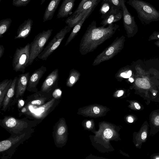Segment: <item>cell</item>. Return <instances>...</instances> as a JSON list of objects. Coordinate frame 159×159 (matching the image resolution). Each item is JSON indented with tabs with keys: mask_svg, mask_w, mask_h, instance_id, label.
I'll return each mask as SVG.
<instances>
[{
	"mask_svg": "<svg viewBox=\"0 0 159 159\" xmlns=\"http://www.w3.org/2000/svg\"><path fill=\"white\" fill-rule=\"evenodd\" d=\"M5 50L4 46L2 45H0V59L2 56Z\"/></svg>",
	"mask_w": 159,
	"mask_h": 159,
	"instance_id": "4dcf8cb0",
	"label": "cell"
},
{
	"mask_svg": "<svg viewBox=\"0 0 159 159\" xmlns=\"http://www.w3.org/2000/svg\"><path fill=\"white\" fill-rule=\"evenodd\" d=\"M47 71L46 67L42 66L35 70L30 76L27 90L35 93L38 91L37 87L44 74Z\"/></svg>",
	"mask_w": 159,
	"mask_h": 159,
	"instance_id": "5bb4252c",
	"label": "cell"
},
{
	"mask_svg": "<svg viewBox=\"0 0 159 159\" xmlns=\"http://www.w3.org/2000/svg\"><path fill=\"white\" fill-rule=\"evenodd\" d=\"M153 95H156V94L155 93H154L153 94Z\"/></svg>",
	"mask_w": 159,
	"mask_h": 159,
	"instance_id": "7bdbcfd3",
	"label": "cell"
},
{
	"mask_svg": "<svg viewBox=\"0 0 159 159\" xmlns=\"http://www.w3.org/2000/svg\"><path fill=\"white\" fill-rule=\"evenodd\" d=\"M91 123L90 121H89L87 122L86 126L87 128H89L91 127Z\"/></svg>",
	"mask_w": 159,
	"mask_h": 159,
	"instance_id": "74e56055",
	"label": "cell"
},
{
	"mask_svg": "<svg viewBox=\"0 0 159 159\" xmlns=\"http://www.w3.org/2000/svg\"><path fill=\"white\" fill-rule=\"evenodd\" d=\"M1 0H0V2H1Z\"/></svg>",
	"mask_w": 159,
	"mask_h": 159,
	"instance_id": "ee69618b",
	"label": "cell"
},
{
	"mask_svg": "<svg viewBox=\"0 0 159 159\" xmlns=\"http://www.w3.org/2000/svg\"><path fill=\"white\" fill-rule=\"evenodd\" d=\"M31 0H13L12 5L17 7L25 6Z\"/></svg>",
	"mask_w": 159,
	"mask_h": 159,
	"instance_id": "83f0119b",
	"label": "cell"
},
{
	"mask_svg": "<svg viewBox=\"0 0 159 159\" xmlns=\"http://www.w3.org/2000/svg\"><path fill=\"white\" fill-rule=\"evenodd\" d=\"M71 29L69 25H67L57 33L38 55V58L43 60H46L49 56L59 46L66 34L70 32Z\"/></svg>",
	"mask_w": 159,
	"mask_h": 159,
	"instance_id": "9c48e42d",
	"label": "cell"
},
{
	"mask_svg": "<svg viewBox=\"0 0 159 159\" xmlns=\"http://www.w3.org/2000/svg\"><path fill=\"white\" fill-rule=\"evenodd\" d=\"M88 0H82L80 3L77 8L75 10H78L83 5L84 3Z\"/></svg>",
	"mask_w": 159,
	"mask_h": 159,
	"instance_id": "1f68e13d",
	"label": "cell"
},
{
	"mask_svg": "<svg viewBox=\"0 0 159 159\" xmlns=\"http://www.w3.org/2000/svg\"><path fill=\"white\" fill-rule=\"evenodd\" d=\"M18 77H15L11 83V84L8 89L4 99L2 102V110L5 111L10 104V102L15 93V90L16 86Z\"/></svg>",
	"mask_w": 159,
	"mask_h": 159,
	"instance_id": "44dd1931",
	"label": "cell"
},
{
	"mask_svg": "<svg viewBox=\"0 0 159 159\" xmlns=\"http://www.w3.org/2000/svg\"><path fill=\"white\" fill-rule=\"evenodd\" d=\"M53 30L48 29L37 34L30 43V59L29 65H31L38 55L42 52Z\"/></svg>",
	"mask_w": 159,
	"mask_h": 159,
	"instance_id": "8992f818",
	"label": "cell"
},
{
	"mask_svg": "<svg viewBox=\"0 0 159 159\" xmlns=\"http://www.w3.org/2000/svg\"><path fill=\"white\" fill-rule=\"evenodd\" d=\"M125 37L122 36L117 37L110 45L107 47L95 58L93 63V66H97L102 62L113 58L122 49Z\"/></svg>",
	"mask_w": 159,
	"mask_h": 159,
	"instance_id": "52a82bcc",
	"label": "cell"
},
{
	"mask_svg": "<svg viewBox=\"0 0 159 159\" xmlns=\"http://www.w3.org/2000/svg\"><path fill=\"white\" fill-rule=\"evenodd\" d=\"M128 121L129 123H132L133 121V119L131 117H128Z\"/></svg>",
	"mask_w": 159,
	"mask_h": 159,
	"instance_id": "f35d334b",
	"label": "cell"
},
{
	"mask_svg": "<svg viewBox=\"0 0 159 159\" xmlns=\"http://www.w3.org/2000/svg\"><path fill=\"white\" fill-rule=\"evenodd\" d=\"M110 3L114 8L121 9L119 0H105Z\"/></svg>",
	"mask_w": 159,
	"mask_h": 159,
	"instance_id": "f1b7e54d",
	"label": "cell"
},
{
	"mask_svg": "<svg viewBox=\"0 0 159 159\" xmlns=\"http://www.w3.org/2000/svg\"><path fill=\"white\" fill-rule=\"evenodd\" d=\"M123 12V20L124 28L127 34L132 33L137 28L134 17L132 16L129 11L125 3L126 0H119Z\"/></svg>",
	"mask_w": 159,
	"mask_h": 159,
	"instance_id": "8fae6325",
	"label": "cell"
},
{
	"mask_svg": "<svg viewBox=\"0 0 159 159\" xmlns=\"http://www.w3.org/2000/svg\"><path fill=\"white\" fill-rule=\"evenodd\" d=\"M119 27L118 25L113 23L108 25L107 27H97L96 21H92L80 40L79 46L80 54L85 55L93 51L99 45L111 38Z\"/></svg>",
	"mask_w": 159,
	"mask_h": 159,
	"instance_id": "6da1fadb",
	"label": "cell"
},
{
	"mask_svg": "<svg viewBox=\"0 0 159 159\" xmlns=\"http://www.w3.org/2000/svg\"><path fill=\"white\" fill-rule=\"evenodd\" d=\"M53 134L54 143L56 146L58 147L62 144L64 141L65 134L66 128L62 120H59L54 126Z\"/></svg>",
	"mask_w": 159,
	"mask_h": 159,
	"instance_id": "2e32d148",
	"label": "cell"
},
{
	"mask_svg": "<svg viewBox=\"0 0 159 159\" xmlns=\"http://www.w3.org/2000/svg\"><path fill=\"white\" fill-rule=\"evenodd\" d=\"M123 17L121 9L113 8L106 17L103 19L101 24L104 27L120 20Z\"/></svg>",
	"mask_w": 159,
	"mask_h": 159,
	"instance_id": "ffe728a7",
	"label": "cell"
},
{
	"mask_svg": "<svg viewBox=\"0 0 159 159\" xmlns=\"http://www.w3.org/2000/svg\"><path fill=\"white\" fill-rule=\"evenodd\" d=\"M124 93V91L122 90H120L118 92L117 95L118 97H120L122 96Z\"/></svg>",
	"mask_w": 159,
	"mask_h": 159,
	"instance_id": "d590c367",
	"label": "cell"
},
{
	"mask_svg": "<svg viewBox=\"0 0 159 159\" xmlns=\"http://www.w3.org/2000/svg\"><path fill=\"white\" fill-rule=\"evenodd\" d=\"M30 59V43L23 47L17 48L14 54L12 66L16 72L24 73L26 68L29 65Z\"/></svg>",
	"mask_w": 159,
	"mask_h": 159,
	"instance_id": "ba28073f",
	"label": "cell"
},
{
	"mask_svg": "<svg viewBox=\"0 0 159 159\" xmlns=\"http://www.w3.org/2000/svg\"><path fill=\"white\" fill-rule=\"evenodd\" d=\"M113 132L112 130L109 129H106L104 132V135L107 139L111 138L112 136Z\"/></svg>",
	"mask_w": 159,
	"mask_h": 159,
	"instance_id": "f546056e",
	"label": "cell"
},
{
	"mask_svg": "<svg viewBox=\"0 0 159 159\" xmlns=\"http://www.w3.org/2000/svg\"><path fill=\"white\" fill-rule=\"evenodd\" d=\"M76 0H63L59 9L57 18L59 19L66 17L72 12Z\"/></svg>",
	"mask_w": 159,
	"mask_h": 159,
	"instance_id": "d6986e66",
	"label": "cell"
},
{
	"mask_svg": "<svg viewBox=\"0 0 159 159\" xmlns=\"http://www.w3.org/2000/svg\"><path fill=\"white\" fill-rule=\"evenodd\" d=\"M157 36L158 38H159V34L157 35Z\"/></svg>",
	"mask_w": 159,
	"mask_h": 159,
	"instance_id": "b9f144b4",
	"label": "cell"
},
{
	"mask_svg": "<svg viewBox=\"0 0 159 159\" xmlns=\"http://www.w3.org/2000/svg\"><path fill=\"white\" fill-rule=\"evenodd\" d=\"M29 72L19 75L16 82V90L15 99L22 97L27 89L30 77Z\"/></svg>",
	"mask_w": 159,
	"mask_h": 159,
	"instance_id": "9a60e30c",
	"label": "cell"
},
{
	"mask_svg": "<svg viewBox=\"0 0 159 159\" xmlns=\"http://www.w3.org/2000/svg\"><path fill=\"white\" fill-rule=\"evenodd\" d=\"M127 3L135 10L143 23L159 20V12L149 3L142 0H129Z\"/></svg>",
	"mask_w": 159,
	"mask_h": 159,
	"instance_id": "277c9868",
	"label": "cell"
},
{
	"mask_svg": "<svg viewBox=\"0 0 159 159\" xmlns=\"http://www.w3.org/2000/svg\"><path fill=\"white\" fill-rule=\"evenodd\" d=\"M80 76V74L79 71L74 69H71L66 80V86L70 87L72 86L79 80Z\"/></svg>",
	"mask_w": 159,
	"mask_h": 159,
	"instance_id": "cb8c5ba5",
	"label": "cell"
},
{
	"mask_svg": "<svg viewBox=\"0 0 159 159\" xmlns=\"http://www.w3.org/2000/svg\"><path fill=\"white\" fill-rule=\"evenodd\" d=\"M135 83L138 87L144 89H148L150 87V85L148 81L144 78H138L136 80Z\"/></svg>",
	"mask_w": 159,
	"mask_h": 159,
	"instance_id": "4316f807",
	"label": "cell"
},
{
	"mask_svg": "<svg viewBox=\"0 0 159 159\" xmlns=\"http://www.w3.org/2000/svg\"><path fill=\"white\" fill-rule=\"evenodd\" d=\"M46 0H42L41 2V5H42L43 3Z\"/></svg>",
	"mask_w": 159,
	"mask_h": 159,
	"instance_id": "60d3db41",
	"label": "cell"
},
{
	"mask_svg": "<svg viewBox=\"0 0 159 159\" xmlns=\"http://www.w3.org/2000/svg\"><path fill=\"white\" fill-rule=\"evenodd\" d=\"M61 0H51L47 6L43 15V22L51 20Z\"/></svg>",
	"mask_w": 159,
	"mask_h": 159,
	"instance_id": "7402d4cb",
	"label": "cell"
},
{
	"mask_svg": "<svg viewBox=\"0 0 159 159\" xmlns=\"http://www.w3.org/2000/svg\"><path fill=\"white\" fill-rule=\"evenodd\" d=\"M33 23V20L29 18L25 20L19 26L14 39H25L26 38L30 33Z\"/></svg>",
	"mask_w": 159,
	"mask_h": 159,
	"instance_id": "e0dca14e",
	"label": "cell"
},
{
	"mask_svg": "<svg viewBox=\"0 0 159 159\" xmlns=\"http://www.w3.org/2000/svg\"><path fill=\"white\" fill-rule=\"evenodd\" d=\"M12 81V79H6L0 83V108L2 107L5 95Z\"/></svg>",
	"mask_w": 159,
	"mask_h": 159,
	"instance_id": "603a6c76",
	"label": "cell"
},
{
	"mask_svg": "<svg viewBox=\"0 0 159 159\" xmlns=\"http://www.w3.org/2000/svg\"><path fill=\"white\" fill-rule=\"evenodd\" d=\"M129 80L130 81V82L132 83L134 81V80L133 78L129 77Z\"/></svg>",
	"mask_w": 159,
	"mask_h": 159,
	"instance_id": "ab89813d",
	"label": "cell"
},
{
	"mask_svg": "<svg viewBox=\"0 0 159 159\" xmlns=\"http://www.w3.org/2000/svg\"><path fill=\"white\" fill-rule=\"evenodd\" d=\"M97 5L93 6L88 10L82 18L73 27V29L68 38L65 44L67 46L75 37L80 30L85 20L89 17L94 11Z\"/></svg>",
	"mask_w": 159,
	"mask_h": 159,
	"instance_id": "ac0fdd59",
	"label": "cell"
},
{
	"mask_svg": "<svg viewBox=\"0 0 159 159\" xmlns=\"http://www.w3.org/2000/svg\"><path fill=\"white\" fill-rule=\"evenodd\" d=\"M102 0H88L78 10H75L72 15L67 18L65 22L72 28L82 18L87 11L92 7L97 6Z\"/></svg>",
	"mask_w": 159,
	"mask_h": 159,
	"instance_id": "30bf717a",
	"label": "cell"
},
{
	"mask_svg": "<svg viewBox=\"0 0 159 159\" xmlns=\"http://www.w3.org/2000/svg\"><path fill=\"white\" fill-rule=\"evenodd\" d=\"M34 132V129L33 128L18 135H11L8 138L1 141V158H11L19 146L30 138Z\"/></svg>",
	"mask_w": 159,
	"mask_h": 159,
	"instance_id": "3957f363",
	"label": "cell"
},
{
	"mask_svg": "<svg viewBox=\"0 0 159 159\" xmlns=\"http://www.w3.org/2000/svg\"><path fill=\"white\" fill-rule=\"evenodd\" d=\"M52 93L40 90L28 96L25 104L36 106L43 105L53 97Z\"/></svg>",
	"mask_w": 159,
	"mask_h": 159,
	"instance_id": "7c38bea8",
	"label": "cell"
},
{
	"mask_svg": "<svg viewBox=\"0 0 159 159\" xmlns=\"http://www.w3.org/2000/svg\"><path fill=\"white\" fill-rule=\"evenodd\" d=\"M41 122L38 120H30L26 117L19 119L6 116L0 120V125L11 134V136H14L34 128Z\"/></svg>",
	"mask_w": 159,
	"mask_h": 159,
	"instance_id": "7a4b0ae2",
	"label": "cell"
},
{
	"mask_svg": "<svg viewBox=\"0 0 159 159\" xmlns=\"http://www.w3.org/2000/svg\"><path fill=\"white\" fill-rule=\"evenodd\" d=\"M100 7V12L102 15L101 18L103 19L106 17L112 9L114 8L110 3L105 0H102Z\"/></svg>",
	"mask_w": 159,
	"mask_h": 159,
	"instance_id": "d4e9b609",
	"label": "cell"
},
{
	"mask_svg": "<svg viewBox=\"0 0 159 159\" xmlns=\"http://www.w3.org/2000/svg\"><path fill=\"white\" fill-rule=\"evenodd\" d=\"M93 110L94 113L96 114H98L100 112L99 108L96 107H93Z\"/></svg>",
	"mask_w": 159,
	"mask_h": 159,
	"instance_id": "836d02e7",
	"label": "cell"
},
{
	"mask_svg": "<svg viewBox=\"0 0 159 159\" xmlns=\"http://www.w3.org/2000/svg\"><path fill=\"white\" fill-rule=\"evenodd\" d=\"M11 22L12 20L11 18L2 19L0 21V38H2L3 34L7 31Z\"/></svg>",
	"mask_w": 159,
	"mask_h": 159,
	"instance_id": "484cf974",
	"label": "cell"
},
{
	"mask_svg": "<svg viewBox=\"0 0 159 159\" xmlns=\"http://www.w3.org/2000/svg\"><path fill=\"white\" fill-rule=\"evenodd\" d=\"M58 98L52 97L45 104L38 106L25 105L20 111V114L26 117L41 121L52 111L58 104Z\"/></svg>",
	"mask_w": 159,
	"mask_h": 159,
	"instance_id": "5b68a950",
	"label": "cell"
},
{
	"mask_svg": "<svg viewBox=\"0 0 159 159\" xmlns=\"http://www.w3.org/2000/svg\"><path fill=\"white\" fill-rule=\"evenodd\" d=\"M58 69L56 68L46 77L42 84L40 90L44 92L53 93L58 87Z\"/></svg>",
	"mask_w": 159,
	"mask_h": 159,
	"instance_id": "4fadbf2b",
	"label": "cell"
},
{
	"mask_svg": "<svg viewBox=\"0 0 159 159\" xmlns=\"http://www.w3.org/2000/svg\"><path fill=\"white\" fill-rule=\"evenodd\" d=\"M134 105L135 108L139 110L140 109V107L139 104L138 103L135 102L134 104Z\"/></svg>",
	"mask_w": 159,
	"mask_h": 159,
	"instance_id": "8d00e7d4",
	"label": "cell"
},
{
	"mask_svg": "<svg viewBox=\"0 0 159 159\" xmlns=\"http://www.w3.org/2000/svg\"><path fill=\"white\" fill-rule=\"evenodd\" d=\"M154 124L157 126L159 125V116H157L154 119Z\"/></svg>",
	"mask_w": 159,
	"mask_h": 159,
	"instance_id": "d6a6232c",
	"label": "cell"
},
{
	"mask_svg": "<svg viewBox=\"0 0 159 159\" xmlns=\"http://www.w3.org/2000/svg\"><path fill=\"white\" fill-rule=\"evenodd\" d=\"M147 136V133L145 132H143L141 134V139L143 140L145 139Z\"/></svg>",
	"mask_w": 159,
	"mask_h": 159,
	"instance_id": "e575fe53",
	"label": "cell"
}]
</instances>
